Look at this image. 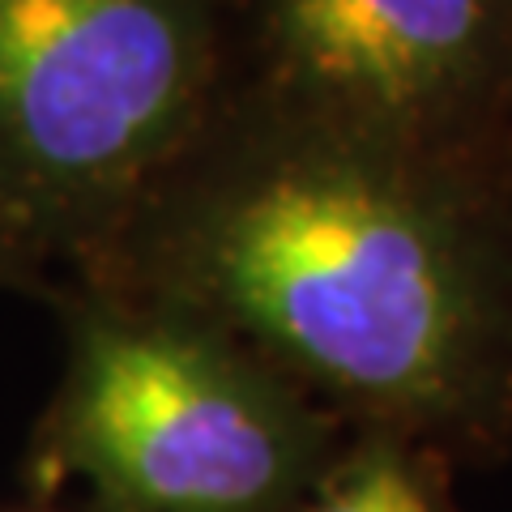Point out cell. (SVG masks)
<instances>
[{"label":"cell","instance_id":"1","mask_svg":"<svg viewBox=\"0 0 512 512\" xmlns=\"http://www.w3.org/2000/svg\"><path fill=\"white\" fill-rule=\"evenodd\" d=\"M77 282L227 333L350 431L444 461L512 440L495 158L410 150L235 82Z\"/></svg>","mask_w":512,"mask_h":512},{"label":"cell","instance_id":"2","mask_svg":"<svg viewBox=\"0 0 512 512\" xmlns=\"http://www.w3.org/2000/svg\"><path fill=\"white\" fill-rule=\"evenodd\" d=\"M346 444L282 372L175 308L64 286V367L26 483L94 512H295Z\"/></svg>","mask_w":512,"mask_h":512},{"label":"cell","instance_id":"3","mask_svg":"<svg viewBox=\"0 0 512 512\" xmlns=\"http://www.w3.org/2000/svg\"><path fill=\"white\" fill-rule=\"evenodd\" d=\"M239 73V0H0V205L77 282Z\"/></svg>","mask_w":512,"mask_h":512},{"label":"cell","instance_id":"4","mask_svg":"<svg viewBox=\"0 0 512 512\" xmlns=\"http://www.w3.org/2000/svg\"><path fill=\"white\" fill-rule=\"evenodd\" d=\"M235 82L410 150L495 158L512 0H239Z\"/></svg>","mask_w":512,"mask_h":512},{"label":"cell","instance_id":"5","mask_svg":"<svg viewBox=\"0 0 512 512\" xmlns=\"http://www.w3.org/2000/svg\"><path fill=\"white\" fill-rule=\"evenodd\" d=\"M444 466V457L410 440L350 431L295 512H457Z\"/></svg>","mask_w":512,"mask_h":512},{"label":"cell","instance_id":"6","mask_svg":"<svg viewBox=\"0 0 512 512\" xmlns=\"http://www.w3.org/2000/svg\"><path fill=\"white\" fill-rule=\"evenodd\" d=\"M0 286H22V291H35L39 278L35 269L26 261V248L18 231H13V222L5 214V205H0Z\"/></svg>","mask_w":512,"mask_h":512},{"label":"cell","instance_id":"7","mask_svg":"<svg viewBox=\"0 0 512 512\" xmlns=\"http://www.w3.org/2000/svg\"><path fill=\"white\" fill-rule=\"evenodd\" d=\"M495 158H500L504 175L512 180V82H508V99H504V120H500V137H495Z\"/></svg>","mask_w":512,"mask_h":512}]
</instances>
